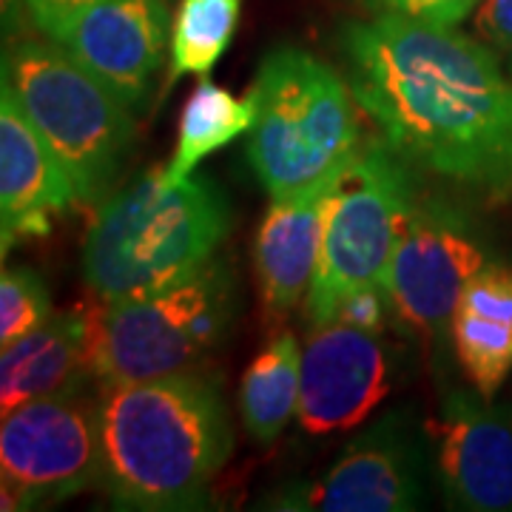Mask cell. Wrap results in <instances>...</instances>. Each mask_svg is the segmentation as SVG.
<instances>
[{
    "instance_id": "cell-6",
    "label": "cell",
    "mask_w": 512,
    "mask_h": 512,
    "mask_svg": "<svg viewBox=\"0 0 512 512\" xmlns=\"http://www.w3.org/2000/svg\"><path fill=\"white\" fill-rule=\"evenodd\" d=\"M416 165L387 140L356 148L330 188L305 325L322 328L356 291L384 285L407 217L419 200Z\"/></svg>"
},
{
    "instance_id": "cell-8",
    "label": "cell",
    "mask_w": 512,
    "mask_h": 512,
    "mask_svg": "<svg viewBox=\"0 0 512 512\" xmlns=\"http://www.w3.org/2000/svg\"><path fill=\"white\" fill-rule=\"evenodd\" d=\"M487 262H493L490 242L467 205L444 194L419 197L384 276L393 319L416 336L436 339Z\"/></svg>"
},
{
    "instance_id": "cell-23",
    "label": "cell",
    "mask_w": 512,
    "mask_h": 512,
    "mask_svg": "<svg viewBox=\"0 0 512 512\" xmlns=\"http://www.w3.org/2000/svg\"><path fill=\"white\" fill-rule=\"evenodd\" d=\"M94 3H100V0H23V12H26V23L32 29L55 43H63L74 20L86 9H92Z\"/></svg>"
},
{
    "instance_id": "cell-16",
    "label": "cell",
    "mask_w": 512,
    "mask_h": 512,
    "mask_svg": "<svg viewBox=\"0 0 512 512\" xmlns=\"http://www.w3.org/2000/svg\"><path fill=\"white\" fill-rule=\"evenodd\" d=\"M339 171L282 197H271V208L265 220L259 222L254 268L262 305L271 316H288L311 291L322 242L325 200Z\"/></svg>"
},
{
    "instance_id": "cell-21",
    "label": "cell",
    "mask_w": 512,
    "mask_h": 512,
    "mask_svg": "<svg viewBox=\"0 0 512 512\" xmlns=\"http://www.w3.org/2000/svg\"><path fill=\"white\" fill-rule=\"evenodd\" d=\"M52 293L35 268L12 265L0 276V348L23 339L52 316Z\"/></svg>"
},
{
    "instance_id": "cell-17",
    "label": "cell",
    "mask_w": 512,
    "mask_h": 512,
    "mask_svg": "<svg viewBox=\"0 0 512 512\" xmlns=\"http://www.w3.org/2000/svg\"><path fill=\"white\" fill-rule=\"evenodd\" d=\"M450 333L467 382L493 402L512 373V265L493 259L470 279Z\"/></svg>"
},
{
    "instance_id": "cell-2",
    "label": "cell",
    "mask_w": 512,
    "mask_h": 512,
    "mask_svg": "<svg viewBox=\"0 0 512 512\" xmlns=\"http://www.w3.org/2000/svg\"><path fill=\"white\" fill-rule=\"evenodd\" d=\"M100 487L111 507L202 510L234 453V430L214 373L100 384Z\"/></svg>"
},
{
    "instance_id": "cell-4",
    "label": "cell",
    "mask_w": 512,
    "mask_h": 512,
    "mask_svg": "<svg viewBox=\"0 0 512 512\" xmlns=\"http://www.w3.org/2000/svg\"><path fill=\"white\" fill-rule=\"evenodd\" d=\"M251 94L256 123L245 154L271 197L339 171L362 146L348 77L305 49L282 46L265 55Z\"/></svg>"
},
{
    "instance_id": "cell-11",
    "label": "cell",
    "mask_w": 512,
    "mask_h": 512,
    "mask_svg": "<svg viewBox=\"0 0 512 512\" xmlns=\"http://www.w3.org/2000/svg\"><path fill=\"white\" fill-rule=\"evenodd\" d=\"M433 464L447 504L467 512H512V416L473 390H447L427 421Z\"/></svg>"
},
{
    "instance_id": "cell-1",
    "label": "cell",
    "mask_w": 512,
    "mask_h": 512,
    "mask_svg": "<svg viewBox=\"0 0 512 512\" xmlns=\"http://www.w3.org/2000/svg\"><path fill=\"white\" fill-rule=\"evenodd\" d=\"M339 55L359 109L407 163L512 200V74L481 37L376 12L345 23Z\"/></svg>"
},
{
    "instance_id": "cell-12",
    "label": "cell",
    "mask_w": 512,
    "mask_h": 512,
    "mask_svg": "<svg viewBox=\"0 0 512 512\" xmlns=\"http://www.w3.org/2000/svg\"><path fill=\"white\" fill-rule=\"evenodd\" d=\"M390 390V353L382 336L333 319L313 328L302 350V393L296 419L311 436L350 430Z\"/></svg>"
},
{
    "instance_id": "cell-24",
    "label": "cell",
    "mask_w": 512,
    "mask_h": 512,
    "mask_svg": "<svg viewBox=\"0 0 512 512\" xmlns=\"http://www.w3.org/2000/svg\"><path fill=\"white\" fill-rule=\"evenodd\" d=\"M476 15V35L501 57L512 74V0H481Z\"/></svg>"
},
{
    "instance_id": "cell-3",
    "label": "cell",
    "mask_w": 512,
    "mask_h": 512,
    "mask_svg": "<svg viewBox=\"0 0 512 512\" xmlns=\"http://www.w3.org/2000/svg\"><path fill=\"white\" fill-rule=\"evenodd\" d=\"M231 228V205L211 177L180 183L148 168L100 202L83 239V279L103 302L160 291L208 265Z\"/></svg>"
},
{
    "instance_id": "cell-25",
    "label": "cell",
    "mask_w": 512,
    "mask_h": 512,
    "mask_svg": "<svg viewBox=\"0 0 512 512\" xmlns=\"http://www.w3.org/2000/svg\"><path fill=\"white\" fill-rule=\"evenodd\" d=\"M336 319H345V322L356 325V328L382 333L387 328V319H393L387 288L384 285H373V288H365V291H356L350 299H345V305L339 308Z\"/></svg>"
},
{
    "instance_id": "cell-22",
    "label": "cell",
    "mask_w": 512,
    "mask_h": 512,
    "mask_svg": "<svg viewBox=\"0 0 512 512\" xmlns=\"http://www.w3.org/2000/svg\"><path fill=\"white\" fill-rule=\"evenodd\" d=\"M362 3L373 12H393L404 18L458 26L461 20L476 12L481 0H362Z\"/></svg>"
},
{
    "instance_id": "cell-7",
    "label": "cell",
    "mask_w": 512,
    "mask_h": 512,
    "mask_svg": "<svg viewBox=\"0 0 512 512\" xmlns=\"http://www.w3.org/2000/svg\"><path fill=\"white\" fill-rule=\"evenodd\" d=\"M237 313V276L217 256L168 288L109 302L100 322L97 382H146L197 370L228 339Z\"/></svg>"
},
{
    "instance_id": "cell-19",
    "label": "cell",
    "mask_w": 512,
    "mask_h": 512,
    "mask_svg": "<svg viewBox=\"0 0 512 512\" xmlns=\"http://www.w3.org/2000/svg\"><path fill=\"white\" fill-rule=\"evenodd\" d=\"M254 123V94L248 92V97L239 100L217 83L202 80L185 103L177 148L171 154V163L163 165V180L180 183L185 177H191L208 154L248 134Z\"/></svg>"
},
{
    "instance_id": "cell-15",
    "label": "cell",
    "mask_w": 512,
    "mask_h": 512,
    "mask_svg": "<svg viewBox=\"0 0 512 512\" xmlns=\"http://www.w3.org/2000/svg\"><path fill=\"white\" fill-rule=\"evenodd\" d=\"M100 322L103 311L74 305L6 345L0 353L3 416L35 399L83 390L89 379H97Z\"/></svg>"
},
{
    "instance_id": "cell-10",
    "label": "cell",
    "mask_w": 512,
    "mask_h": 512,
    "mask_svg": "<svg viewBox=\"0 0 512 512\" xmlns=\"http://www.w3.org/2000/svg\"><path fill=\"white\" fill-rule=\"evenodd\" d=\"M427 461L416 424L387 410L345 444L325 473L288 481L259 498L262 510L410 512L424 507Z\"/></svg>"
},
{
    "instance_id": "cell-14",
    "label": "cell",
    "mask_w": 512,
    "mask_h": 512,
    "mask_svg": "<svg viewBox=\"0 0 512 512\" xmlns=\"http://www.w3.org/2000/svg\"><path fill=\"white\" fill-rule=\"evenodd\" d=\"M77 191L55 151L29 123L9 83L0 80V248L52 234L77 205Z\"/></svg>"
},
{
    "instance_id": "cell-13",
    "label": "cell",
    "mask_w": 512,
    "mask_h": 512,
    "mask_svg": "<svg viewBox=\"0 0 512 512\" xmlns=\"http://www.w3.org/2000/svg\"><path fill=\"white\" fill-rule=\"evenodd\" d=\"M168 0H100L74 20L66 46L128 109L146 106L168 52Z\"/></svg>"
},
{
    "instance_id": "cell-9",
    "label": "cell",
    "mask_w": 512,
    "mask_h": 512,
    "mask_svg": "<svg viewBox=\"0 0 512 512\" xmlns=\"http://www.w3.org/2000/svg\"><path fill=\"white\" fill-rule=\"evenodd\" d=\"M3 510H40L100 484L94 399L83 390L15 407L0 427Z\"/></svg>"
},
{
    "instance_id": "cell-18",
    "label": "cell",
    "mask_w": 512,
    "mask_h": 512,
    "mask_svg": "<svg viewBox=\"0 0 512 512\" xmlns=\"http://www.w3.org/2000/svg\"><path fill=\"white\" fill-rule=\"evenodd\" d=\"M302 350L291 330H279L259 350L239 384V419L256 444H274L299 413Z\"/></svg>"
},
{
    "instance_id": "cell-5",
    "label": "cell",
    "mask_w": 512,
    "mask_h": 512,
    "mask_svg": "<svg viewBox=\"0 0 512 512\" xmlns=\"http://www.w3.org/2000/svg\"><path fill=\"white\" fill-rule=\"evenodd\" d=\"M0 80L9 83L29 123L66 168L77 200H106L137 140L126 103L49 37L6 46Z\"/></svg>"
},
{
    "instance_id": "cell-20",
    "label": "cell",
    "mask_w": 512,
    "mask_h": 512,
    "mask_svg": "<svg viewBox=\"0 0 512 512\" xmlns=\"http://www.w3.org/2000/svg\"><path fill=\"white\" fill-rule=\"evenodd\" d=\"M242 0H180L171 32V69L165 89L188 74L205 77L225 55L237 32Z\"/></svg>"
}]
</instances>
